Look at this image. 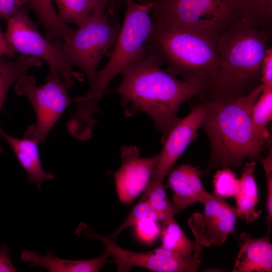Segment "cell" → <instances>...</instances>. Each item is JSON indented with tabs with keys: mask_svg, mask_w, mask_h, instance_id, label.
<instances>
[{
	"mask_svg": "<svg viewBox=\"0 0 272 272\" xmlns=\"http://www.w3.org/2000/svg\"><path fill=\"white\" fill-rule=\"evenodd\" d=\"M152 19L145 43L147 53L156 56L173 76L210 88L219 69V35Z\"/></svg>",
	"mask_w": 272,
	"mask_h": 272,
	"instance_id": "5",
	"label": "cell"
},
{
	"mask_svg": "<svg viewBox=\"0 0 272 272\" xmlns=\"http://www.w3.org/2000/svg\"><path fill=\"white\" fill-rule=\"evenodd\" d=\"M214 193L223 198L234 197L239 185V179L232 170L222 168L213 176Z\"/></svg>",
	"mask_w": 272,
	"mask_h": 272,
	"instance_id": "26",
	"label": "cell"
},
{
	"mask_svg": "<svg viewBox=\"0 0 272 272\" xmlns=\"http://www.w3.org/2000/svg\"><path fill=\"white\" fill-rule=\"evenodd\" d=\"M120 152L121 164L113 176L119 201L129 204L147 187L156 166L158 155L143 158L136 146H123Z\"/></svg>",
	"mask_w": 272,
	"mask_h": 272,
	"instance_id": "13",
	"label": "cell"
},
{
	"mask_svg": "<svg viewBox=\"0 0 272 272\" xmlns=\"http://www.w3.org/2000/svg\"><path fill=\"white\" fill-rule=\"evenodd\" d=\"M15 55V54L8 46L5 39V35L0 29V56L11 58L14 57Z\"/></svg>",
	"mask_w": 272,
	"mask_h": 272,
	"instance_id": "34",
	"label": "cell"
},
{
	"mask_svg": "<svg viewBox=\"0 0 272 272\" xmlns=\"http://www.w3.org/2000/svg\"><path fill=\"white\" fill-rule=\"evenodd\" d=\"M135 227L137 236L145 242H152L161 234V228L158 221L152 218H145L138 223Z\"/></svg>",
	"mask_w": 272,
	"mask_h": 272,
	"instance_id": "29",
	"label": "cell"
},
{
	"mask_svg": "<svg viewBox=\"0 0 272 272\" xmlns=\"http://www.w3.org/2000/svg\"><path fill=\"white\" fill-rule=\"evenodd\" d=\"M45 83L37 86L34 76L21 78L15 86V92L24 96L30 102L36 115V122L26 129L24 138L45 143L47 136L66 107L74 99L67 93V87L61 77L48 73Z\"/></svg>",
	"mask_w": 272,
	"mask_h": 272,
	"instance_id": "9",
	"label": "cell"
},
{
	"mask_svg": "<svg viewBox=\"0 0 272 272\" xmlns=\"http://www.w3.org/2000/svg\"><path fill=\"white\" fill-rule=\"evenodd\" d=\"M270 231L268 230L266 235L260 238H252L245 232L240 234V247L233 272H271Z\"/></svg>",
	"mask_w": 272,
	"mask_h": 272,
	"instance_id": "15",
	"label": "cell"
},
{
	"mask_svg": "<svg viewBox=\"0 0 272 272\" xmlns=\"http://www.w3.org/2000/svg\"><path fill=\"white\" fill-rule=\"evenodd\" d=\"M3 148L0 145V154L3 152Z\"/></svg>",
	"mask_w": 272,
	"mask_h": 272,
	"instance_id": "35",
	"label": "cell"
},
{
	"mask_svg": "<svg viewBox=\"0 0 272 272\" xmlns=\"http://www.w3.org/2000/svg\"><path fill=\"white\" fill-rule=\"evenodd\" d=\"M10 250L6 244L0 246V272L17 271L10 256Z\"/></svg>",
	"mask_w": 272,
	"mask_h": 272,
	"instance_id": "32",
	"label": "cell"
},
{
	"mask_svg": "<svg viewBox=\"0 0 272 272\" xmlns=\"http://www.w3.org/2000/svg\"><path fill=\"white\" fill-rule=\"evenodd\" d=\"M107 12L94 11L76 29H72L60 41L63 55L72 67L83 73L90 85L104 57L109 56L119 34L120 27Z\"/></svg>",
	"mask_w": 272,
	"mask_h": 272,
	"instance_id": "6",
	"label": "cell"
},
{
	"mask_svg": "<svg viewBox=\"0 0 272 272\" xmlns=\"http://www.w3.org/2000/svg\"><path fill=\"white\" fill-rule=\"evenodd\" d=\"M271 118L272 87L262 86V92L252 108L251 119L256 132L265 141L269 137L266 126Z\"/></svg>",
	"mask_w": 272,
	"mask_h": 272,
	"instance_id": "23",
	"label": "cell"
},
{
	"mask_svg": "<svg viewBox=\"0 0 272 272\" xmlns=\"http://www.w3.org/2000/svg\"><path fill=\"white\" fill-rule=\"evenodd\" d=\"M244 18L253 25L272 30V0H244Z\"/></svg>",
	"mask_w": 272,
	"mask_h": 272,
	"instance_id": "25",
	"label": "cell"
},
{
	"mask_svg": "<svg viewBox=\"0 0 272 272\" xmlns=\"http://www.w3.org/2000/svg\"><path fill=\"white\" fill-rule=\"evenodd\" d=\"M153 2L139 4L126 0V10L119 36L107 63L98 71L87 93L74 99L76 111L67 121L69 126L79 133L93 132L99 114V101L112 80L125 69L144 59L148 53L145 46L149 35L152 19L149 13Z\"/></svg>",
	"mask_w": 272,
	"mask_h": 272,
	"instance_id": "4",
	"label": "cell"
},
{
	"mask_svg": "<svg viewBox=\"0 0 272 272\" xmlns=\"http://www.w3.org/2000/svg\"><path fill=\"white\" fill-rule=\"evenodd\" d=\"M43 63L41 59L30 55L21 54L14 61L0 56V110L11 86L27 75L30 69L40 66Z\"/></svg>",
	"mask_w": 272,
	"mask_h": 272,
	"instance_id": "19",
	"label": "cell"
},
{
	"mask_svg": "<svg viewBox=\"0 0 272 272\" xmlns=\"http://www.w3.org/2000/svg\"><path fill=\"white\" fill-rule=\"evenodd\" d=\"M152 18L219 35L244 18V0H155Z\"/></svg>",
	"mask_w": 272,
	"mask_h": 272,
	"instance_id": "7",
	"label": "cell"
},
{
	"mask_svg": "<svg viewBox=\"0 0 272 272\" xmlns=\"http://www.w3.org/2000/svg\"><path fill=\"white\" fill-rule=\"evenodd\" d=\"M255 161L249 160L243 166L239 178L238 190L234 196L238 218L250 224L256 220L261 212L255 207L259 202L258 190L255 181Z\"/></svg>",
	"mask_w": 272,
	"mask_h": 272,
	"instance_id": "18",
	"label": "cell"
},
{
	"mask_svg": "<svg viewBox=\"0 0 272 272\" xmlns=\"http://www.w3.org/2000/svg\"><path fill=\"white\" fill-rule=\"evenodd\" d=\"M147 218L159 221L157 214L152 210L149 203L141 198L132 209L123 223L111 234L107 236L111 240L116 241L122 231L127 228L135 226L141 220Z\"/></svg>",
	"mask_w": 272,
	"mask_h": 272,
	"instance_id": "27",
	"label": "cell"
},
{
	"mask_svg": "<svg viewBox=\"0 0 272 272\" xmlns=\"http://www.w3.org/2000/svg\"><path fill=\"white\" fill-rule=\"evenodd\" d=\"M29 4L43 25L48 40L62 41L72 29L60 20L52 0H30Z\"/></svg>",
	"mask_w": 272,
	"mask_h": 272,
	"instance_id": "21",
	"label": "cell"
},
{
	"mask_svg": "<svg viewBox=\"0 0 272 272\" xmlns=\"http://www.w3.org/2000/svg\"><path fill=\"white\" fill-rule=\"evenodd\" d=\"M94 11L107 12L112 16L116 0H91Z\"/></svg>",
	"mask_w": 272,
	"mask_h": 272,
	"instance_id": "33",
	"label": "cell"
},
{
	"mask_svg": "<svg viewBox=\"0 0 272 272\" xmlns=\"http://www.w3.org/2000/svg\"><path fill=\"white\" fill-rule=\"evenodd\" d=\"M261 84L263 87H272V47L267 50L261 68Z\"/></svg>",
	"mask_w": 272,
	"mask_h": 272,
	"instance_id": "31",
	"label": "cell"
},
{
	"mask_svg": "<svg viewBox=\"0 0 272 272\" xmlns=\"http://www.w3.org/2000/svg\"><path fill=\"white\" fill-rule=\"evenodd\" d=\"M110 255L107 250L100 256L86 259L70 260L57 257L47 250L44 255L25 250L21 260L30 263V267H43L50 272H97L109 262Z\"/></svg>",
	"mask_w": 272,
	"mask_h": 272,
	"instance_id": "16",
	"label": "cell"
},
{
	"mask_svg": "<svg viewBox=\"0 0 272 272\" xmlns=\"http://www.w3.org/2000/svg\"><path fill=\"white\" fill-rule=\"evenodd\" d=\"M262 90L261 84L241 97L202 101L206 111L200 128L206 133L211 148L207 172L219 167L236 169L246 160L259 158L267 141L256 132L251 113Z\"/></svg>",
	"mask_w": 272,
	"mask_h": 272,
	"instance_id": "2",
	"label": "cell"
},
{
	"mask_svg": "<svg viewBox=\"0 0 272 272\" xmlns=\"http://www.w3.org/2000/svg\"><path fill=\"white\" fill-rule=\"evenodd\" d=\"M58 15L65 24L82 25L91 16L94 8L91 0H54Z\"/></svg>",
	"mask_w": 272,
	"mask_h": 272,
	"instance_id": "24",
	"label": "cell"
},
{
	"mask_svg": "<svg viewBox=\"0 0 272 272\" xmlns=\"http://www.w3.org/2000/svg\"><path fill=\"white\" fill-rule=\"evenodd\" d=\"M162 222L160 246L182 258L191 257L195 247L194 241L187 238L174 217Z\"/></svg>",
	"mask_w": 272,
	"mask_h": 272,
	"instance_id": "20",
	"label": "cell"
},
{
	"mask_svg": "<svg viewBox=\"0 0 272 272\" xmlns=\"http://www.w3.org/2000/svg\"><path fill=\"white\" fill-rule=\"evenodd\" d=\"M30 0H0V20H8Z\"/></svg>",
	"mask_w": 272,
	"mask_h": 272,
	"instance_id": "30",
	"label": "cell"
},
{
	"mask_svg": "<svg viewBox=\"0 0 272 272\" xmlns=\"http://www.w3.org/2000/svg\"><path fill=\"white\" fill-rule=\"evenodd\" d=\"M166 186L172 190V203L180 211L195 202L202 204L210 194L203 186L200 171L188 164L172 170Z\"/></svg>",
	"mask_w": 272,
	"mask_h": 272,
	"instance_id": "14",
	"label": "cell"
},
{
	"mask_svg": "<svg viewBox=\"0 0 272 272\" xmlns=\"http://www.w3.org/2000/svg\"><path fill=\"white\" fill-rule=\"evenodd\" d=\"M202 205V213H194L189 218V227L203 247H220L235 229L238 218L236 207L213 193Z\"/></svg>",
	"mask_w": 272,
	"mask_h": 272,
	"instance_id": "11",
	"label": "cell"
},
{
	"mask_svg": "<svg viewBox=\"0 0 272 272\" xmlns=\"http://www.w3.org/2000/svg\"><path fill=\"white\" fill-rule=\"evenodd\" d=\"M0 136L3 137L12 149L22 167L28 175V182L35 184L39 189L46 180L54 177L51 173H46L42 167L38 143L31 139L18 138L11 135L0 129Z\"/></svg>",
	"mask_w": 272,
	"mask_h": 272,
	"instance_id": "17",
	"label": "cell"
},
{
	"mask_svg": "<svg viewBox=\"0 0 272 272\" xmlns=\"http://www.w3.org/2000/svg\"><path fill=\"white\" fill-rule=\"evenodd\" d=\"M272 30L260 29L244 18L235 21L218 39L219 65L202 101L244 96L261 85V68L271 46Z\"/></svg>",
	"mask_w": 272,
	"mask_h": 272,
	"instance_id": "3",
	"label": "cell"
},
{
	"mask_svg": "<svg viewBox=\"0 0 272 272\" xmlns=\"http://www.w3.org/2000/svg\"><path fill=\"white\" fill-rule=\"evenodd\" d=\"M143 193L141 198L149 203L157 214L159 221L174 217L180 212L169 200L163 182L150 180Z\"/></svg>",
	"mask_w": 272,
	"mask_h": 272,
	"instance_id": "22",
	"label": "cell"
},
{
	"mask_svg": "<svg viewBox=\"0 0 272 272\" xmlns=\"http://www.w3.org/2000/svg\"><path fill=\"white\" fill-rule=\"evenodd\" d=\"M206 111V103L201 101L172 126L163 141L162 150L158 154V162L151 180L163 182L179 157L197 138Z\"/></svg>",
	"mask_w": 272,
	"mask_h": 272,
	"instance_id": "12",
	"label": "cell"
},
{
	"mask_svg": "<svg viewBox=\"0 0 272 272\" xmlns=\"http://www.w3.org/2000/svg\"><path fill=\"white\" fill-rule=\"evenodd\" d=\"M77 235L96 238L105 246L113 258L119 272L129 271L138 266L155 272H192L195 264L192 257L184 258L160 246L152 250L134 252L123 249L107 236L95 232L86 224H80L76 230Z\"/></svg>",
	"mask_w": 272,
	"mask_h": 272,
	"instance_id": "10",
	"label": "cell"
},
{
	"mask_svg": "<svg viewBox=\"0 0 272 272\" xmlns=\"http://www.w3.org/2000/svg\"><path fill=\"white\" fill-rule=\"evenodd\" d=\"M6 42L15 54L36 57L45 61L49 73L59 76L67 88L74 83V78L82 82L84 75L73 71L65 59L60 41H50L44 38L26 10L21 9L7 20L5 35Z\"/></svg>",
	"mask_w": 272,
	"mask_h": 272,
	"instance_id": "8",
	"label": "cell"
},
{
	"mask_svg": "<svg viewBox=\"0 0 272 272\" xmlns=\"http://www.w3.org/2000/svg\"><path fill=\"white\" fill-rule=\"evenodd\" d=\"M162 66L156 56L148 54L121 73L122 82L114 91L120 95L123 105H128L126 115L146 113L163 133V141L179 119L177 113L181 104L209 86L179 80Z\"/></svg>",
	"mask_w": 272,
	"mask_h": 272,
	"instance_id": "1",
	"label": "cell"
},
{
	"mask_svg": "<svg viewBox=\"0 0 272 272\" xmlns=\"http://www.w3.org/2000/svg\"><path fill=\"white\" fill-rule=\"evenodd\" d=\"M266 179L265 207L267 211L266 222L268 230H271L272 223V153L269 151L261 159Z\"/></svg>",
	"mask_w": 272,
	"mask_h": 272,
	"instance_id": "28",
	"label": "cell"
}]
</instances>
